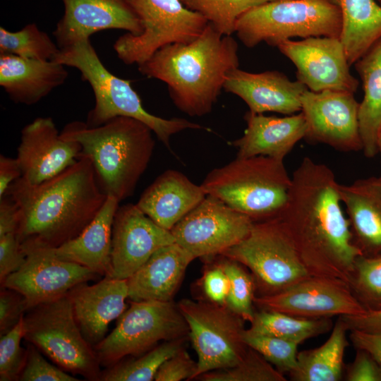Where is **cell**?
<instances>
[{
    "label": "cell",
    "instance_id": "obj_42",
    "mask_svg": "<svg viewBox=\"0 0 381 381\" xmlns=\"http://www.w3.org/2000/svg\"><path fill=\"white\" fill-rule=\"evenodd\" d=\"M198 363L185 349L167 359L158 370L155 381H181L195 380Z\"/></svg>",
    "mask_w": 381,
    "mask_h": 381
},
{
    "label": "cell",
    "instance_id": "obj_6",
    "mask_svg": "<svg viewBox=\"0 0 381 381\" xmlns=\"http://www.w3.org/2000/svg\"><path fill=\"white\" fill-rule=\"evenodd\" d=\"M291 178L283 160L268 156L237 157L207 174L201 186L253 222L278 218L288 201Z\"/></svg>",
    "mask_w": 381,
    "mask_h": 381
},
{
    "label": "cell",
    "instance_id": "obj_11",
    "mask_svg": "<svg viewBox=\"0 0 381 381\" xmlns=\"http://www.w3.org/2000/svg\"><path fill=\"white\" fill-rule=\"evenodd\" d=\"M127 1L143 26L140 35L127 32L114 44L118 57L127 65L143 64L166 45L192 42L209 23L202 15L187 8L180 0Z\"/></svg>",
    "mask_w": 381,
    "mask_h": 381
},
{
    "label": "cell",
    "instance_id": "obj_9",
    "mask_svg": "<svg viewBox=\"0 0 381 381\" xmlns=\"http://www.w3.org/2000/svg\"><path fill=\"white\" fill-rule=\"evenodd\" d=\"M220 255L250 271L256 296L279 293L312 276L279 218L254 222L243 241Z\"/></svg>",
    "mask_w": 381,
    "mask_h": 381
},
{
    "label": "cell",
    "instance_id": "obj_46",
    "mask_svg": "<svg viewBox=\"0 0 381 381\" xmlns=\"http://www.w3.org/2000/svg\"><path fill=\"white\" fill-rule=\"evenodd\" d=\"M352 363L345 368L346 381H381V363L365 351L356 349Z\"/></svg>",
    "mask_w": 381,
    "mask_h": 381
},
{
    "label": "cell",
    "instance_id": "obj_28",
    "mask_svg": "<svg viewBox=\"0 0 381 381\" xmlns=\"http://www.w3.org/2000/svg\"><path fill=\"white\" fill-rule=\"evenodd\" d=\"M119 203L115 198L107 196L97 214L78 236L52 248L55 255L101 276H110L112 228Z\"/></svg>",
    "mask_w": 381,
    "mask_h": 381
},
{
    "label": "cell",
    "instance_id": "obj_32",
    "mask_svg": "<svg viewBox=\"0 0 381 381\" xmlns=\"http://www.w3.org/2000/svg\"><path fill=\"white\" fill-rule=\"evenodd\" d=\"M250 324L248 329L253 332L274 336L298 344L327 332L333 327L329 318H303L267 310L255 311Z\"/></svg>",
    "mask_w": 381,
    "mask_h": 381
},
{
    "label": "cell",
    "instance_id": "obj_29",
    "mask_svg": "<svg viewBox=\"0 0 381 381\" xmlns=\"http://www.w3.org/2000/svg\"><path fill=\"white\" fill-rule=\"evenodd\" d=\"M363 83L364 96L359 104L358 123L366 157L377 153L381 131V37L354 64Z\"/></svg>",
    "mask_w": 381,
    "mask_h": 381
},
{
    "label": "cell",
    "instance_id": "obj_39",
    "mask_svg": "<svg viewBox=\"0 0 381 381\" xmlns=\"http://www.w3.org/2000/svg\"><path fill=\"white\" fill-rule=\"evenodd\" d=\"M245 344L261 354L282 373H289L296 365L298 342L286 339L258 334L245 329Z\"/></svg>",
    "mask_w": 381,
    "mask_h": 381
},
{
    "label": "cell",
    "instance_id": "obj_26",
    "mask_svg": "<svg viewBox=\"0 0 381 381\" xmlns=\"http://www.w3.org/2000/svg\"><path fill=\"white\" fill-rule=\"evenodd\" d=\"M356 246L364 255L381 254V176L339 186Z\"/></svg>",
    "mask_w": 381,
    "mask_h": 381
},
{
    "label": "cell",
    "instance_id": "obj_7",
    "mask_svg": "<svg viewBox=\"0 0 381 381\" xmlns=\"http://www.w3.org/2000/svg\"><path fill=\"white\" fill-rule=\"evenodd\" d=\"M341 30V11L329 0H275L243 13L234 32L253 48L262 42L277 47L295 37L340 38Z\"/></svg>",
    "mask_w": 381,
    "mask_h": 381
},
{
    "label": "cell",
    "instance_id": "obj_20",
    "mask_svg": "<svg viewBox=\"0 0 381 381\" xmlns=\"http://www.w3.org/2000/svg\"><path fill=\"white\" fill-rule=\"evenodd\" d=\"M62 1L64 14L53 32L60 49L104 30L121 29L133 35L143 31L140 20L127 0Z\"/></svg>",
    "mask_w": 381,
    "mask_h": 381
},
{
    "label": "cell",
    "instance_id": "obj_1",
    "mask_svg": "<svg viewBox=\"0 0 381 381\" xmlns=\"http://www.w3.org/2000/svg\"><path fill=\"white\" fill-rule=\"evenodd\" d=\"M339 186L329 167L303 158L278 218L310 275L349 286L356 260L363 254L341 209Z\"/></svg>",
    "mask_w": 381,
    "mask_h": 381
},
{
    "label": "cell",
    "instance_id": "obj_16",
    "mask_svg": "<svg viewBox=\"0 0 381 381\" xmlns=\"http://www.w3.org/2000/svg\"><path fill=\"white\" fill-rule=\"evenodd\" d=\"M307 125L305 139L343 152L363 150L358 123L359 104L354 94L306 90L301 97Z\"/></svg>",
    "mask_w": 381,
    "mask_h": 381
},
{
    "label": "cell",
    "instance_id": "obj_10",
    "mask_svg": "<svg viewBox=\"0 0 381 381\" xmlns=\"http://www.w3.org/2000/svg\"><path fill=\"white\" fill-rule=\"evenodd\" d=\"M187 336V322L173 301H132L115 328L94 349L100 365L109 368L127 356L145 353L160 341Z\"/></svg>",
    "mask_w": 381,
    "mask_h": 381
},
{
    "label": "cell",
    "instance_id": "obj_4",
    "mask_svg": "<svg viewBox=\"0 0 381 381\" xmlns=\"http://www.w3.org/2000/svg\"><path fill=\"white\" fill-rule=\"evenodd\" d=\"M152 133L139 120L117 116L95 127L73 121L60 135L80 145L102 191L121 202L133 195L148 166L155 144Z\"/></svg>",
    "mask_w": 381,
    "mask_h": 381
},
{
    "label": "cell",
    "instance_id": "obj_21",
    "mask_svg": "<svg viewBox=\"0 0 381 381\" xmlns=\"http://www.w3.org/2000/svg\"><path fill=\"white\" fill-rule=\"evenodd\" d=\"M223 89L241 98L251 112L285 115L301 111V97L308 90L301 82L291 81L277 71L253 73L238 68L228 73Z\"/></svg>",
    "mask_w": 381,
    "mask_h": 381
},
{
    "label": "cell",
    "instance_id": "obj_24",
    "mask_svg": "<svg viewBox=\"0 0 381 381\" xmlns=\"http://www.w3.org/2000/svg\"><path fill=\"white\" fill-rule=\"evenodd\" d=\"M194 259L176 242L160 248L126 279L128 298L133 301H173Z\"/></svg>",
    "mask_w": 381,
    "mask_h": 381
},
{
    "label": "cell",
    "instance_id": "obj_8",
    "mask_svg": "<svg viewBox=\"0 0 381 381\" xmlns=\"http://www.w3.org/2000/svg\"><path fill=\"white\" fill-rule=\"evenodd\" d=\"M23 326V339L56 365L87 380L100 381V363L77 323L68 293L29 309Z\"/></svg>",
    "mask_w": 381,
    "mask_h": 381
},
{
    "label": "cell",
    "instance_id": "obj_50",
    "mask_svg": "<svg viewBox=\"0 0 381 381\" xmlns=\"http://www.w3.org/2000/svg\"><path fill=\"white\" fill-rule=\"evenodd\" d=\"M377 152L380 155V157H381V131L380 132L378 139H377Z\"/></svg>",
    "mask_w": 381,
    "mask_h": 381
},
{
    "label": "cell",
    "instance_id": "obj_30",
    "mask_svg": "<svg viewBox=\"0 0 381 381\" xmlns=\"http://www.w3.org/2000/svg\"><path fill=\"white\" fill-rule=\"evenodd\" d=\"M341 11L340 37L351 65L381 37V6L375 0H329Z\"/></svg>",
    "mask_w": 381,
    "mask_h": 381
},
{
    "label": "cell",
    "instance_id": "obj_27",
    "mask_svg": "<svg viewBox=\"0 0 381 381\" xmlns=\"http://www.w3.org/2000/svg\"><path fill=\"white\" fill-rule=\"evenodd\" d=\"M64 66L54 60L0 54V85L13 102L32 105L65 82L68 73Z\"/></svg>",
    "mask_w": 381,
    "mask_h": 381
},
{
    "label": "cell",
    "instance_id": "obj_19",
    "mask_svg": "<svg viewBox=\"0 0 381 381\" xmlns=\"http://www.w3.org/2000/svg\"><path fill=\"white\" fill-rule=\"evenodd\" d=\"M80 150L78 143L61 136L51 118H37L21 131L16 157L20 178L29 184L40 183L73 164Z\"/></svg>",
    "mask_w": 381,
    "mask_h": 381
},
{
    "label": "cell",
    "instance_id": "obj_12",
    "mask_svg": "<svg viewBox=\"0 0 381 381\" xmlns=\"http://www.w3.org/2000/svg\"><path fill=\"white\" fill-rule=\"evenodd\" d=\"M177 304L198 356L195 378L211 370L231 368L243 358L248 346L243 339L246 321L226 306L207 300L183 298Z\"/></svg>",
    "mask_w": 381,
    "mask_h": 381
},
{
    "label": "cell",
    "instance_id": "obj_38",
    "mask_svg": "<svg viewBox=\"0 0 381 381\" xmlns=\"http://www.w3.org/2000/svg\"><path fill=\"white\" fill-rule=\"evenodd\" d=\"M349 286L367 310L381 309V254L357 258Z\"/></svg>",
    "mask_w": 381,
    "mask_h": 381
},
{
    "label": "cell",
    "instance_id": "obj_48",
    "mask_svg": "<svg viewBox=\"0 0 381 381\" xmlns=\"http://www.w3.org/2000/svg\"><path fill=\"white\" fill-rule=\"evenodd\" d=\"M349 330L361 329L375 331L381 329V309L368 310L366 313L355 316H339Z\"/></svg>",
    "mask_w": 381,
    "mask_h": 381
},
{
    "label": "cell",
    "instance_id": "obj_31",
    "mask_svg": "<svg viewBox=\"0 0 381 381\" xmlns=\"http://www.w3.org/2000/svg\"><path fill=\"white\" fill-rule=\"evenodd\" d=\"M349 329L339 317L328 339L320 346L298 352L296 365L289 374L294 381H339L349 345Z\"/></svg>",
    "mask_w": 381,
    "mask_h": 381
},
{
    "label": "cell",
    "instance_id": "obj_34",
    "mask_svg": "<svg viewBox=\"0 0 381 381\" xmlns=\"http://www.w3.org/2000/svg\"><path fill=\"white\" fill-rule=\"evenodd\" d=\"M59 47L37 25L30 23L21 30L11 32L0 28V54H13L24 59L52 61Z\"/></svg>",
    "mask_w": 381,
    "mask_h": 381
},
{
    "label": "cell",
    "instance_id": "obj_36",
    "mask_svg": "<svg viewBox=\"0 0 381 381\" xmlns=\"http://www.w3.org/2000/svg\"><path fill=\"white\" fill-rule=\"evenodd\" d=\"M261 354L248 347L243 358L235 365L205 373L195 378L201 381H286L282 372Z\"/></svg>",
    "mask_w": 381,
    "mask_h": 381
},
{
    "label": "cell",
    "instance_id": "obj_43",
    "mask_svg": "<svg viewBox=\"0 0 381 381\" xmlns=\"http://www.w3.org/2000/svg\"><path fill=\"white\" fill-rule=\"evenodd\" d=\"M202 286L207 301L226 306L230 282L218 260L206 267L202 278Z\"/></svg>",
    "mask_w": 381,
    "mask_h": 381
},
{
    "label": "cell",
    "instance_id": "obj_45",
    "mask_svg": "<svg viewBox=\"0 0 381 381\" xmlns=\"http://www.w3.org/2000/svg\"><path fill=\"white\" fill-rule=\"evenodd\" d=\"M25 260L17 232L0 234V282L16 271Z\"/></svg>",
    "mask_w": 381,
    "mask_h": 381
},
{
    "label": "cell",
    "instance_id": "obj_3",
    "mask_svg": "<svg viewBox=\"0 0 381 381\" xmlns=\"http://www.w3.org/2000/svg\"><path fill=\"white\" fill-rule=\"evenodd\" d=\"M238 44L210 23L188 43L166 45L138 66L148 78L163 81L182 112L190 116L209 114L228 73L238 68Z\"/></svg>",
    "mask_w": 381,
    "mask_h": 381
},
{
    "label": "cell",
    "instance_id": "obj_22",
    "mask_svg": "<svg viewBox=\"0 0 381 381\" xmlns=\"http://www.w3.org/2000/svg\"><path fill=\"white\" fill-rule=\"evenodd\" d=\"M77 323L93 347L106 337L111 322L126 310V279L104 276L97 283L79 284L68 292Z\"/></svg>",
    "mask_w": 381,
    "mask_h": 381
},
{
    "label": "cell",
    "instance_id": "obj_51",
    "mask_svg": "<svg viewBox=\"0 0 381 381\" xmlns=\"http://www.w3.org/2000/svg\"><path fill=\"white\" fill-rule=\"evenodd\" d=\"M377 4L381 6V0H375Z\"/></svg>",
    "mask_w": 381,
    "mask_h": 381
},
{
    "label": "cell",
    "instance_id": "obj_47",
    "mask_svg": "<svg viewBox=\"0 0 381 381\" xmlns=\"http://www.w3.org/2000/svg\"><path fill=\"white\" fill-rule=\"evenodd\" d=\"M349 338L356 349L367 351L381 363V329H352Z\"/></svg>",
    "mask_w": 381,
    "mask_h": 381
},
{
    "label": "cell",
    "instance_id": "obj_35",
    "mask_svg": "<svg viewBox=\"0 0 381 381\" xmlns=\"http://www.w3.org/2000/svg\"><path fill=\"white\" fill-rule=\"evenodd\" d=\"M188 9L202 15L225 35L234 32L238 18L257 6L275 0H180Z\"/></svg>",
    "mask_w": 381,
    "mask_h": 381
},
{
    "label": "cell",
    "instance_id": "obj_33",
    "mask_svg": "<svg viewBox=\"0 0 381 381\" xmlns=\"http://www.w3.org/2000/svg\"><path fill=\"white\" fill-rule=\"evenodd\" d=\"M185 338L164 341L145 353L102 371L100 381H152L160 366L184 349Z\"/></svg>",
    "mask_w": 381,
    "mask_h": 381
},
{
    "label": "cell",
    "instance_id": "obj_23",
    "mask_svg": "<svg viewBox=\"0 0 381 381\" xmlns=\"http://www.w3.org/2000/svg\"><path fill=\"white\" fill-rule=\"evenodd\" d=\"M244 119L246 128L243 136L232 142L238 149L237 157L264 155L284 160L306 134L307 125L301 111L277 117L248 111Z\"/></svg>",
    "mask_w": 381,
    "mask_h": 381
},
{
    "label": "cell",
    "instance_id": "obj_25",
    "mask_svg": "<svg viewBox=\"0 0 381 381\" xmlns=\"http://www.w3.org/2000/svg\"><path fill=\"white\" fill-rule=\"evenodd\" d=\"M206 195L201 185L179 171L168 169L143 191L136 205L157 224L171 231Z\"/></svg>",
    "mask_w": 381,
    "mask_h": 381
},
{
    "label": "cell",
    "instance_id": "obj_49",
    "mask_svg": "<svg viewBox=\"0 0 381 381\" xmlns=\"http://www.w3.org/2000/svg\"><path fill=\"white\" fill-rule=\"evenodd\" d=\"M22 172L17 158L0 155V199L6 193L10 186L20 178Z\"/></svg>",
    "mask_w": 381,
    "mask_h": 381
},
{
    "label": "cell",
    "instance_id": "obj_17",
    "mask_svg": "<svg viewBox=\"0 0 381 381\" xmlns=\"http://www.w3.org/2000/svg\"><path fill=\"white\" fill-rule=\"evenodd\" d=\"M277 48L296 67V79L313 92L325 90L355 93L358 80L350 73V64L340 38L310 37L287 40Z\"/></svg>",
    "mask_w": 381,
    "mask_h": 381
},
{
    "label": "cell",
    "instance_id": "obj_2",
    "mask_svg": "<svg viewBox=\"0 0 381 381\" xmlns=\"http://www.w3.org/2000/svg\"><path fill=\"white\" fill-rule=\"evenodd\" d=\"M5 195L17 208L20 246L51 248L78 236L107 197L99 186L90 160L82 155L40 183L29 184L19 178Z\"/></svg>",
    "mask_w": 381,
    "mask_h": 381
},
{
    "label": "cell",
    "instance_id": "obj_5",
    "mask_svg": "<svg viewBox=\"0 0 381 381\" xmlns=\"http://www.w3.org/2000/svg\"><path fill=\"white\" fill-rule=\"evenodd\" d=\"M54 60L77 68L91 85L95 104L87 115L86 124L89 126H100L117 116L133 118L147 125L169 149L171 135L186 129H207L185 119H167L147 111L131 82L106 68L90 39L60 49Z\"/></svg>",
    "mask_w": 381,
    "mask_h": 381
},
{
    "label": "cell",
    "instance_id": "obj_41",
    "mask_svg": "<svg viewBox=\"0 0 381 381\" xmlns=\"http://www.w3.org/2000/svg\"><path fill=\"white\" fill-rule=\"evenodd\" d=\"M32 344L26 347V358L19 377L20 381H78L57 365L47 361Z\"/></svg>",
    "mask_w": 381,
    "mask_h": 381
},
{
    "label": "cell",
    "instance_id": "obj_18",
    "mask_svg": "<svg viewBox=\"0 0 381 381\" xmlns=\"http://www.w3.org/2000/svg\"><path fill=\"white\" fill-rule=\"evenodd\" d=\"M174 242L171 231L157 224L136 204L119 207L113 222L109 277L128 279L156 250Z\"/></svg>",
    "mask_w": 381,
    "mask_h": 381
},
{
    "label": "cell",
    "instance_id": "obj_40",
    "mask_svg": "<svg viewBox=\"0 0 381 381\" xmlns=\"http://www.w3.org/2000/svg\"><path fill=\"white\" fill-rule=\"evenodd\" d=\"M23 335V316L12 329L0 335L1 381L19 380L26 358V349L20 346Z\"/></svg>",
    "mask_w": 381,
    "mask_h": 381
},
{
    "label": "cell",
    "instance_id": "obj_13",
    "mask_svg": "<svg viewBox=\"0 0 381 381\" xmlns=\"http://www.w3.org/2000/svg\"><path fill=\"white\" fill-rule=\"evenodd\" d=\"M253 222L219 199L207 195L171 232L175 242L195 258H209L243 241Z\"/></svg>",
    "mask_w": 381,
    "mask_h": 381
},
{
    "label": "cell",
    "instance_id": "obj_37",
    "mask_svg": "<svg viewBox=\"0 0 381 381\" xmlns=\"http://www.w3.org/2000/svg\"><path fill=\"white\" fill-rule=\"evenodd\" d=\"M218 262L226 273L230 282V290L226 306L245 321L253 319L254 298L256 286L254 279L238 262L218 255Z\"/></svg>",
    "mask_w": 381,
    "mask_h": 381
},
{
    "label": "cell",
    "instance_id": "obj_15",
    "mask_svg": "<svg viewBox=\"0 0 381 381\" xmlns=\"http://www.w3.org/2000/svg\"><path fill=\"white\" fill-rule=\"evenodd\" d=\"M254 305L260 310L310 319L360 315L368 310L347 284L316 276L275 294L255 296Z\"/></svg>",
    "mask_w": 381,
    "mask_h": 381
},
{
    "label": "cell",
    "instance_id": "obj_44",
    "mask_svg": "<svg viewBox=\"0 0 381 381\" xmlns=\"http://www.w3.org/2000/svg\"><path fill=\"white\" fill-rule=\"evenodd\" d=\"M26 312L23 296L12 289L1 286L0 335L12 329Z\"/></svg>",
    "mask_w": 381,
    "mask_h": 381
},
{
    "label": "cell",
    "instance_id": "obj_14",
    "mask_svg": "<svg viewBox=\"0 0 381 381\" xmlns=\"http://www.w3.org/2000/svg\"><path fill=\"white\" fill-rule=\"evenodd\" d=\"M21 248L25 255L23 264L9 274L1 286L20 293L25 299L26 311L68 293L79 284L101 276L78 263L57 258L51 248Z\"/></svg>",
    "mask_w": 381,
    "mask_h": 381
}]
</instances>
